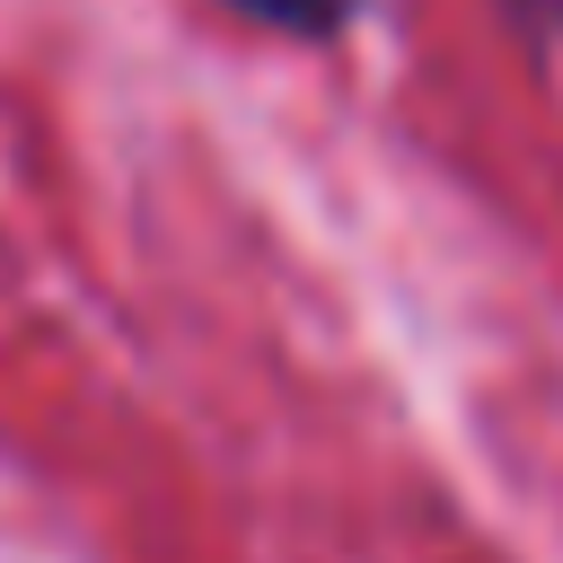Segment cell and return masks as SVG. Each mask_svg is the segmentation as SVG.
<instances>
[{
    "label": "cell",
    "instance_id": "6da1fadb",
    "mask_svg": "<svg viewBox=\"0 0 563 563\" xmlns=\"http://www.w3.org/2000/svg\"><path fill=\"white\" fill-rule=\"evenodd\" d=\"M220 9L264 26V35H282V44H343L369 18V0H220Z\"/></svg>",
    "mask_w": 563,
    "mask_h": 563
},
{
    "label": "cell",
    "instance_id": "7a4b0ae2",
    "mask_svg": "<svg viewBox=\"0 0 563 563\" xmlns=\"http://www.w3.org/2000/svg\"><path fill=\"white\" fill-rule=\"evenodd\" d=\"M501 9H510V26H519V35H537V44H554V35H563V0H501Z\"/></svg>",
    "mask_w": 563,
    "mask_h": 563
}]
</instances>
